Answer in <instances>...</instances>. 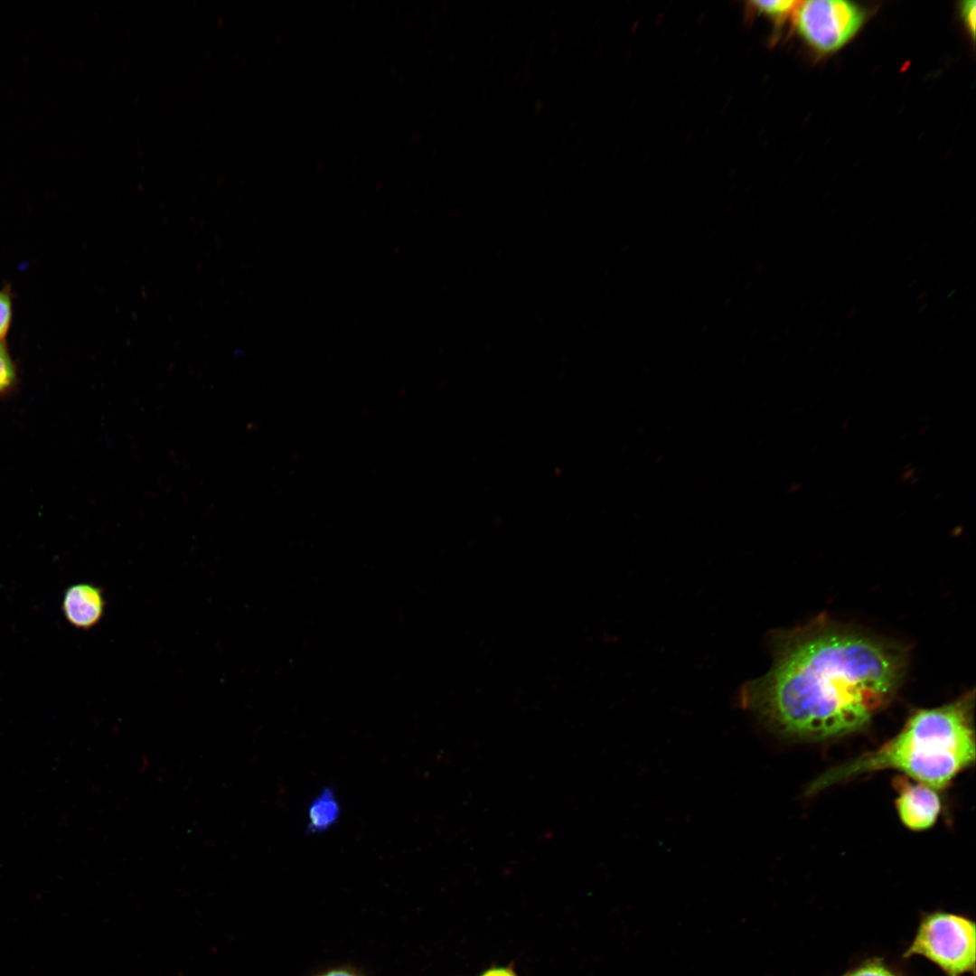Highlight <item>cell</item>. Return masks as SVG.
I'll list each match as a JSON object with an SVG mask.
<instances>
[{
    "instance_id": "obj_1",
    "label": "cell",
    "mask_w": 976,
    "mask_h": 976,
    "mask_svg": "<svg viewBox=\"0 0 976 976\" xmlns=\"http://www.w3.org/2000/svg\"><path fill=\"white\" fill-rule=\"evenodd\" d=\"M774 662L741 700L776 732L826 740L865 727L893 699L906 656L896 643L827 620L772 636Z\"/></svg>"
},
{
    "instance_id": "obj_2",
    "label": "cell",
    "mask_w": 976,
    "mask_h": 976,
    "mask_svg": "<svg viewBox=\"0 0 976 976\" xmlns=\"http://www.w3.org/2000/svg\"><path fill=\"white\" fill-rule=\"evenodd\" d=\"M973 694L916 710L903 728L878 748L830 769L808 788L815 793L863 774L894 769L934 790L945 788L975 759Z\"/></svg>"
},
{
    "instance_id": "obj_3",
    "label": "cell",
    "mask_w": 976,
    "mask_h": 976,
    "mask_svg": "<svg viewBox=\"0 0 976 976\" xmlns=\"http://www.w3.org/2000/svg\"><path fill=\"white\" fill-rule=\"evenodd\" d=\"M924 956L947 976L975 974V923L961 915L934 912L920 921L904 958Z\"/></svg>"
},
{
    "instance_id": "obj_4",
    "label": "cell",
    "mask_w": 976,
    "mask_h": 976,
    "mask_svg": "<svg viewBox=\"0 0 976 976\" xmlns=\"http://www.w3.org/2000/svg\"><path fill=\"white\" fill-rule=\"evenodd\" d=\"M796 27L804 41L818 52L840 49L860 29L865 13L843 0H810L796 7Z\"/></svg>"
},
{
    "instance_id": "obj_5",
    "label": "cell",
    "mask_w": 976,
    "mask_h": 976,
    "mask_svg": "<svg viewBox=\"0 0 976 976\" xmlns=\"http://www.w3.org/2000/svg\"><path fill=\"white\" fill-rule=\"evenodd\" d=\"M897 792L896 806L902 823L912 831H924L933 826L941 812V800L936 790L906 777L894 781Z\"/></svg>"
},
{
    "instance_id": "obj_6",
    "label": "cell",
    "mask_w": 976,
    "mask_h": 976,
    "mask_svg": "<svg viewBox=\"0 0 976 976\" xmlns=\"http://www.w3.org/2000/svg\"><path fill=\"white\" fill-rule=\"evenodd\" d=\"M106 599L100 587L90 583H77L66 588L61 610L67 622L73 627L89 630L102 620L106 610Z\"/></svg>"
},
{
    "instance_id": "obj_7",
    "label": "cell",
    "mask_w": 976,
    "mask_h": 976,
    "mask_svg": "<svg viewBox=\"0 0 976 976\" xmlns=\"http://www.w3.org/2000/svg\"><path fill=\"white\" fill-rule=\"evenodd\" d=\"M341 816V805L331 786L323 788L311 801L307 809V825L309 834L324 832L337 823Z\"/></svg>"
},
{
    "instance_id": "obj_8",
    "label": "cell",
    "mask_w": 976,
    "mask_h": 976,
    "mask_svg": "<svg viewBox=\"0 0 976 976\" xmlns=\"http://www.w3.org/2000/svg\"><path fill=\"white\" fill-rule=\"evenodd\" d=\"M841 976H902L880 958L862 962Z\"/></svg>"
},
{
    "instance_id": "obj_9",
    "label": "cell",
    "mask_w": 976,
    "mask_h": 976,
    "mask_svg": "<svg viewBox=\"0 0 976 976\" xmlns=\"http://www.w3.org/2000/svg\"><path fill=\"white\" fill-rule=\"evenodd\" d=\"M16 368L6 343L0 341V395L11 389L16 381Z\"/></svg>"
},
{
    "instance_id": "obj_10",
    "label": "cell",
    "mask_w": 976,
    "mask_h": 976,
    "mask_svg": "<svg viewBox=\"0 0 976 976\" xmlns=\"http://www.w3.org/2000/svg\"><path fill=\"white\" fill-rule=\"evenodd\" d=\"M798 4L799 2L793 0L754 1L752 3L753 7L760 14L771 16L774 19L784 18L797 7Z\"/></svg>"
},
{
    "instance_id": "obj_11",
    "label": "cell",
    "mask_w": 976,
    "mask_h": 976,
    "mask_svg": "<svg viewBox=\"0 0 976 976\" xmlns=\"http://www.w3.org/2000/svg\"><path fill=\"white\" fill-rule=\"evenodd\" d=\"M12 301L9 289L0 290V341H4L11 323Z\"/></svg>"
},
{
    "instance_id": "obj_12",
    "label": "cell",
    "mask_w": 976,
    "mask_h": 976,
    "mask_svg": "<svg viewBox=\"0 0 976 976\" xmlns=\"http://www.w3.org/2000/svg\"><path fill=\"white\" fill-rule=\"evenodd\" d=\"M960 13L962 21L968 29L971 36L974 38L975 35V22H976V3L974 0L963 1L960 5Z\"/></svg>"
},
{
    "instance_id": "obj_13",
    "label": "cell",
    "mask_w": 976,
    "mask_h": 976,
    "mask_svg": "<svg viewBox=\"0 0 976 976\" xmlns=\"http://www.w3.org/2000/svg\"><path fill=\"white\" fill-rule=\"evenodd\" d=\"M478 976H519L512 964L491 966Z\"/></svg>"
},
{
    "instance_id": "obj_14",
    "label": "cell",
    "mask_w": 976,
    "mask_h": 976,
    "mask_svg": "<svg viewBox=\"0 0 976 976\" xmlns=\"http://www.w3.org/2000/svg\"><path fill=\"white\" fill-rule=\"evenodd\" d=\"M317 976H361L357 971L350 968H333L327 970Z\"/></svg>"
}]
</instances>
